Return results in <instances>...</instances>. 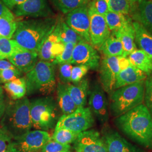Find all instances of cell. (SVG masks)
<instances>
[{
  "label": "cell",
  "instance_id": "5",
  "mask_svg": "<svg viewBox=\"0 0 152 152\" xmlns=\"http://www.w3.org/2000/svg\"><path fill=\"white\" fill-rule=\"evenodd\" d=\"M28 95H50L56 88L54 64L39 60L25 77Z\"/></svg>",
  "mask_w": 152,
  "mask_h": 152
},
{
  "label": "cell",
  "instance_id": "6",
  "mask_svg": "<svg viewBox=\"0 0 152 152\" xmlns=\"http://www.w3.org/2000/svg\"><path fill=\"white\" fill-rule=\"evenodd\" d=\"M29 108L32 127L36 130L48 131L56 126L60 118L58 104L51 96L33 99Z\"/></svg>",
  "mask_w": 152,
  "mask_h": 152
},
{
  "label": "cell",
  "instance_id": "44",
  "mask_svg": "<svg viewBox=\"0 0 152 152\" xmlns=\"http://www.w3.org/2000/svg\"><path fill=\"white\" fill-rule=\"evenodd\" d=\"M15 68H16L9 60L7 61L5 59H0V71Z\"/></svg>",
  "mask_w": 152,
  "mask_h": 152
},
{
  "label": "cell",
  "instance_id": "17",
  "mask_svg": "<svg viewBox=\"0 0 152 152\" xmlns=\"http://www.w3.org/2000/svg\"><path fill=\"white\" fill-rule=\"evenodd\" d=\"M38 53L22 49L14 53L7 59L16 69L27 73L38 62Z\"/></svg>",
  "mask_w": 152,
  "mask_h": 152
},
{
  "label": "cell",
  "instance_id": "35",
  "mask_svg": "<svg viewBox=\"0 0 152 152\" xmlns=\"http://www.w3.org/2000/svg\"><path fill=\"white\" fill-rule=\"evenodd\" d=\"M76 44L69 42L65 44L64 49L63 53L57 56L52 62L54 64H61L64 63H71L73 51Z\"/></svg>",
  "mask_w": 152,
  "mask_h": 152
},
{
  "label": "cell",
  "instance_id": "41",
  "mask_svg": "<svg viewBox=\"0 0 152 152\" xmlns=\"http://www.w3.org/2000/svg\"><path fill=\"white\" fill-rule=\"evenodd\" d=\"M108 0H92L89 6L102 15H104L109 11Z\"/></svg>",
  "mask_w": 152,
  "mask_h": 152
},
{
  "label": "cell",
  "instance_id": "47",
  "mask_svg": "<svg viewBox=\"0 0 152 152\" xmlns=\"http://www.w3.org/2000/svg\"><path fill=\"white\" fill-rule=\"evenodd\" d=\"M8 9H9L0 0V17L2 16Z\"/></svg>",
  "mask_w": 152,
  "mask_h": 152
},
{
  "label": "cell",
  "instance_id": "24",
  "mask_svg": "<svg viewBox=\"0 0 152 152\" xmlns=\"http://www.w3.org/2000/svg\"><path fill=\"white\" fill-rule=\"evenodd\" d=\"M131 65L143 72L147 76L152 72V59L141 50H135L129 55Z\"/></svg>",
  "mask_w": 152,
  "mask_h": 152
},
{
  "label": "cell",
  "instance_id": "29",
  "mask_svg": "<svg viewBox=\"0 0 152 152\" xmlns=\"http://www.w3.org/2000/svg\"><path fill=\"white\" fill-rule=\"evenodd\" d=\"M58 24L59 27V38L61 42L64 45L69 42L76 45L84 41L80 36L72 30L65 22H58Z\"/></svg>",
  "mask_w": 152,
  "mask_h": 152
},
{
  "label": "cell",
  "instance_id": "12",
  "mask_svg": "<svg viewBox=\"0 0 152 152\" xmlns=\"http://www.w3.org/2000/svg\"><path fill=\"white\" fill-rule=\"evenodd\" d=\"M65 23L85 41L90 44V16L87 5L69 12L66 17Z\"/></svg>",
  "mask_w": 152,
  "mask_h": 152
},
{
  "label": "cell",
  "instance_id": "50",
  "mask_svg": "<svg viewBox=\"0 0 152 152\" xmlns=\"http://www.w3.org/2000/svg\"><path fill=\"white\" fill-rule=\"evenodd\" d=\"M71 152V151H68V152Z\"/></svg>",
  "mask_w": 152,
  "mask_h": 152
},
{
  "label": "cell",
  "instance_id": "26",
  "mask_svg": "<svg viewBox=\"0 0 152 152\" xmlns=\"http://www.w3.org/2000/svg\"><path fill=\"white\" fill-rule=\"evenodd\" d=\"M60 41L59 38V27L57 22L54 29L45 39L38 52V58L40 60L53 62L51 55V50L55 42Z\"/></svg>",
  "mask_w": 152,
  "mask_h": 152
},
{
  "label": "cell",
  "instance_id": "46",
  "mask_svg": "<svg viewBox=\"0 0 152 152\" xmlns=\"http://www.w3.org/2000/svg\"><path fill=\"white\" fill-rule=\"evenodd\" d=\"M6 105L7 104L6 103L5 99H3L2 101L0 102V121L1 120L4 113V112L6 107Z\"/></svg>",
  "mask_w": 152,
  "mask_h": 152
},
{
  "label": "cell",
  "instance_id": "9",
  "mask_svg": "<svg viewBox=\"0 0 152 152\" xmlns=\"http://www.w3.org/2000/svg\"><path fill=\"white\" fill-rule=\"evenodd\" d=\"M99 69L100 85L104 91L110 95L115 90L117 78L121 71L118 57L104 56Z\"/></svg>",
  "mask_w": 152,
  "mask_h": 152
},
{
  "label": "cell",
  "instance_id": "16",
  "mask_svg": "<svg viewBox=\"0 0 152 152\" xmlns=\"http://www.w3.org/2000/svg\"><path fill=\"white\" fill-rule=\"evenodd\" d=\"M14 13L16 16L48 17L53 12L46 0H27L16 6Z\"/></svg>",
  "mask_w": 152,
  "mask_h": 152
},
{
  "label": "cell",
  "instance_id": "49",
  "mask_svg": "<svg viewBox=\"0 0 152 152\" xmlns=\"http://www.w3.org/2000/svg\"><path fill=\"white\" fill-rule=\"evenodd\" d=\"M129 1H130L132 4H133V3H136V2L138 3V2H140L141 0H129Z\"/></svg>",
  "mask_w": 152,
  "mask_h": 152
},
{
  "label": "cell",
  "instance_id": "7",
  "mask_svg": "<svg viewBox=\"0 0 152 152\" xmlns=\"http://www.w3.org/2000/svg\"><path fill=\"white\" fill-rule=\"evenodd\" d=\"M95 123L92 112L89 107H80L68 115H61L55 130L66 129L76 133L89 130Z\"/></svg>",
  "mask_w": 152,
  "mask_h": 152
},
{
  "label": "cell",
  "instance_id": "18",
  "mask_svg": "<svg viewBox=\"0 0 152 152\" xmlns=\"http://www.w3.org/2000/svg\"><path fill=\"white\" fill-rule=\"evenodd\" d=\"M112 34L119 38L122 42L124 49L123 57L126 58L136 50L135 29L130 18L122 27L112 32Z\"/></svg>",
  "mask_w": 152,
  "mask_h": 152
},
{
  "label": "cell",
  "instance_id": "4",
  "mask_svg": "<svg viewBox=\"0 0 152 152\" xmlns=\"http://www.w3.org/2000/svg\"><path fill=\"white\" fill-rule=\"evenodd\" d=\"M145 81L115 89L110 94L109 110L117 117L142 104L144 99Z\"/></svg>",
  "mask_w": 152,
  "mask_h": 152
},
{
  "label": "cell",
  "instance_id": "25",
  "mask_svg": "<svg viewBox=\"0 0 152 152\" xmlns=\"http://www.w3.org/2000/svg\"><path fill=\"white\" fill-rule=\"evenodd\" d=\"M18 26L15 16L8 9L0 17V37L11 39Z\"/></svg>",
  "mask_w": 152,
  "mask_h": 152
},
{
  "label": "cell",
  "instance_id": "15",
  "mask_svg": "<svg viewBox=\"0 0 152 152\" xmlns=\"http://www.w3.org/2000/svg\"><path fill=\"white\" fill-rule=\"evenodd\" d=\"M73 144L76 152H107L102 136L94 129L80 133Z\"/></svg>",
  "mask_w": 152,
  "mask_h": 152
},
{
  "label": "cell",
  "instance_id": "30",
  "mask_svg": "<svg viewBox=\"0 0 152 152\" xmlns=\"http://www.w3.org/2000/svg\"><path fill=\"white\" fill-rule=\"evenodd\" d=\"M104 16L109 30L112 32L116 31L122 27L129 19L122 14L111 11H108Z\"/></svg>",
  "mask_w": 152,
  "mask_h": 152
},
{
  "label": "cell",
  "instance_id": "11",
  "mask_svg": "<svg viewBox=\"0 0 152 152\" xmlns=\"http://www.w3.org/2000/svg\"><path fill=\"white\" fill-rule=\"evenodd\" d=\"M88 8L90 16V44L94 48L99 49L110 36V31L104 16L99 14L89 6Z\"/></svg>",
  "mask_w": 152,
  "mask_h": 152
},
{
  "label": "cell",
  "instance_id": "31",
  "mask_svg": "<svg viewBox=\"0 0 152 152\" xmlns=\"http://www.w3.org/2000/svg\"><path fill=\"white\" fill-rule=\"evenodd\" d=\"M55 6L63 13L69 12L82 6L87 5L90 0H52Z\"/></svg>",
  "mask_w": 152,
  "mask_h": 152
},
{
  "label": "cell",
  "instance_id": "38",
  "mask_svg": "<svg viewBox=\"0 0 152 152\" xmlns=\"http://www.w3.org/2000/svg\"><path fill=\"white\" fill-rule=\"evenodd\" d=\"M145 105L149 110L152 116V76L147 77L145 81Z\"/></svg>",
  "mask_w": 152,
  "mask_h": 152
},
{
  "label": "cell",
  "instance_id": "34",
  "mask_svg": "<svg viewBox=\"0 0 152 152\" xmlns=\"http://www.w3.org/2000/svg\"><path fill=\"white\" fill-rule=\"evenodd\" d=\"M131 4L129 0H108L109 11L126 15L131 10Z\"/></svg>",
  "mask_w": 152,
  "mask_h": 152
},
{
  "label": "cell",
  "instance_id": "32",
  "mask_svg": "<svg viewBox=\"0 0 152 152\" xmlns=\"http://www.w3.org/2000/svg\"><path fill=\"white\" fill-rule=\"evenodd\" d=\"M22 49L12 39L0 37V59H7L14 53Z\"/></svg>",
  "mask_w": 152,
  "mask_h": 152
},
{
  "label": "cell",
  "instance_id": "20",
  "mask_svg": "<svg viewBox=\"0 0 152 152\" xmlns=\"http://www.w3.org/2000/svg\"><path fill=\"white\" fill-rule=\"evenodd\" d=\"M65 84L77 108L85 107L87 103V96L89 93V83L87 79H82L76 84L70 83Z\"/></svg>",
  "mask_w": 152,
  "mask_h": 152
},
{
  "label": "cell",
  "instance_id": "2",
  "mask_svg": "<svg viewBox=\"0 0 152 152\" xmlns=\"http://www.w3.org/2000/svg\"><path fill=\"white\" fill-rule=\"evenodd\" d=\"M56 23V19L52 18L20 21L11 39L22 49L38 53Z\"/></svg>",
  "mask_w": 152,
  "mask_h": 152
},
{
  "label": "cell",
  "instance_id": "1",
  "mask_svg": "<svg viewBox=\"0 0 152 152\" xmlns=\"http://www.w3.org/2000/svg\"><path fill=\"white\" fill-rule=\"evenodd\" d=\"M114 123L131 140L142 147L152 149V116L144 104L115 117Z\"/></svg>",
  "mask_w": 152,
  "mask_h": 152
},
{
  "label": "cell",
  "instance_id": "10",
  "mask_svg": "<svg viewBox=\"0 0 152 152\" xmlns=\"http://www.w3.org/2000/svg\"><path fill=\"white\" fill-rule=\"evenodd\" d=\"M100 63V57L92 45L83 41L76 44L73 51L71 64L86 66L89 69L96 71Z\"/></svg>",
  "mask_w": 152,
  "mask_h": 152
},
{
  "label": "cell",
  "instance_id": "45",
  "mask_svg": "<svg viewBox=\"0 0 152 152\" xmlns=\"http://www.w3.org/2000/svg\"><path fill=\"white\" fill-rule=\"evenodd\" d=\"M118 60H119V64H120L121 71L127 68L129 65L131 64L130 61L127 58L123 57V56H120V57H118Z\"/></svg>",
  "mask_w": 152,
  "mask_h": 152
},
{
  "label": "cell",
  "instance_id": "40",
  "mask_svg": "<svg viewBox=\"0 0 152 152\" xmlns=\"http://www.w3.org/2000/svg\"><path fill=\"white\" fill-rule=\"evenodd\" d=\"M73 66L71 63H64L59 64V76L61 82L68 83L71 82V74Z\"/></svg>",
  "mask_w": 152,
  "mask_h": 152
},
{
  "label": "cell",
  "instance_id": "36",
  "mask_svg": "<svg viewBox=\"0 0 152 152\" xmlns=\"http://www.w3.org/2000/svg\"><path fill=\"white\" fill-rule=\"evenodd\" d=\"M71 146L69 144H63L57 141L50 140L46 142L41 149V152H66L70 151Z\"/></svg>",
  "mask_w": 152,
  "mask_h": 152
},
{
  "label": "cell",
  "instance_id": "48",
  "mask_svg": "<svg viewBox=\"0 0 152 152\" xmlns=\"http://www.w3.org/2000/svg\"><path fill=\"white\" fill-rule=\"evenodd\" d=\"M4 99V90L3 88L0 86V102Z\"/></svg>",
  "mask_w": 152,
  "mask_h": 152
},
{
  "label": "cell",
  "instance_id": "13",
  "mask_svg": "<svg viewBox=\"0 0 152 152\" xmlns=\"http://www.w3.org/2000/svg\"><path fill=\"white\" fill-rule=\"evenodd\" d=\"M88 104L92 114L99 122L104 125L109 120L108 104L101 85L95 83L89 91Z\"/></svg>",
  "mask_w": 152,
  "mask_h": 152
},
{
  "label": "cell",
  "instance_id": "43",
  "mask_svg": "<svg viewBox=\"0 0 152 152\" xmlns=\"http://www.w3.org/2000/svg\"><path fill=\"white\" fill-rule=\"evenodd\" d=\"M9 9H13L27 0H1Z\"/></svg>",
  "mask_w": 152,
  "mask_h": 152
},
{
  "label": "cell",
  "instance_id": "21",
  "mask_svg": "<svg viewBox=\"0 0 152 152\" xmlns=\"http://www.w3.org/2000/svg\"><path fill=\"white\" fill-rule=\"evenodd\" d=\"M134 18L152 34V0H141L139 2Z\"/></svg>",
  "mask_w": 152,
  "mask_h": 152
},
{
  "label": "cell",
  "instance_id": "3",
  "mask_svg": "<svg viewBox=\"0 0 152 152\" xmlns=\"http://www.w3.org/2000/svg\"><path fill=\"white\" fill-rule=\"evenodd\" d=\"M29 105L30 102L27 96L6 105L0 121V127L12 139L27 132L32 127Z\"/></svg>",
  "mask_w": 152,
  "mask_h": 152
},
{
  "label": "cell",
  "instance_id": "23",
  "mask_svg": "<svg viewBox=\"0 0 152 152\" xmlns=\"http://www.w3.org/2000/svg\"><path fill=\"white\" fill-rule=\"evenodd\" d=\"M58 104L63 115L74 112L77 107L67 90L65 83L59 82L56 86Z\"/></svg>",
  "mask_w": 152,
  "mask_h": 152
},
{
  "label": "cell",
  "instance_id": "39",
  "mask_svg": "<svg viewBox=\"0 0 152 152\" xmlns=\"http://www.w3.org/2000/svg\"><path fill=\"white\" fill-rule=\"evenodd\" d=\"M22 73V72L16 68L0 71V82L5 83L11 81L20 77Z\"/></svg>",
  "mask_w": 152,
  "mask_h": 152
},
{
  "label": "cell",
  "instance_id": "19",
  "mask_svg": "<svg viewBox=\"0 0 152 152\" xmlns=\"http://www.w3.org/2000/svg\"><path fill=\"white\" fill-rule=\"evenodd\" d=\"M147 78L145 73L130 64L120 71L115 83V90L137 82L145 81Z\"/></svg>",
  "mask_w": 152,
  "mask_h": 152
},
{
  "label": "cell",
  "instance_id": "22",
  "mask_svg": "<svg viewBox=\"0 0 152 152\" xmlns=\"http://www.w3.org/2000/svg\"><path fill=\"white\" fill-rule=\"evenodd\" d=\"M132 24L135 32V44L152 59V34L138 22H132Z\"/></svg>",
  "mask_w": 152,
  "mask_h": 152
},
{
  "label": "cell",
  "instance_id": "27",
  "mask_svg": "<svg viewBox=\"0 0 152 152\" xmlns=\"http://www.w3.org/2000/svg\"><path fill=\"white\" fill-rule=\"evenodd\" d=\"M4 88L13 100L24 98L27 94L26 78L25 77H19L5 83L4 85Z\"/></svg>",
  "mask_w": 152,
  "mask_h": 152
},
{
  "label": "cell",
  "instance_id": "33",
  "mask_svg": "<svg viewBox=\"0 0 152 152\" xmlns=\"http://www.w3.org/2000/svg\"><path fill=\"white\" fill-rule=\"evenodd\" d=\"M79 134L66 129L55 130L51 140L63 144H69L76 141Z\"/></svg>",
  "mask_w": 152,
  "mask_h": 152
},
{
  "label": "cell",
  "instance_id": "28",
  "mask_svg": "<svg viewBox=\"0 0 152 152\" xmlns=\"http://www.w3.org/2000/svg\"><path fill=\"white\" fill-rule=\"evenodd\" d=\"M104 56H123L124 49L120 39L114 34L110 35L99 49Z\"/></svg>",
  "mask_w": 152,
  "mask_h": 152
},
{
  "label": "cell",
  "instance_id": "14",
  "mask_svg": "<svg viewBox=\"0 0 152 152\" xmlns=\"http://www.w3.org/2000/svg\"><path fill=\"white\" fill-rule=\"evenodd\" d=\"M102 137L107 152H143L108 126L105 127L102 130Z\"/></svg>",
  "mask_w": 152,
  "mask_h": 152
},
{
  "label": "cell",
  "instance_id": "8",
  "mask_svg": "<svg viewBox=\"0 0 152 152\" xmlns=\"http://www.w3.org/2000/svg\"><path fill=\"white\" fill-rule=\"evenodd\" d=\"M51 139L47 131L30 130L12 139L9 152H38Z\"/></svg>",
  "mask_w": 152,
  "mask_h": 152
},
{
  "label": "cell",
  "instance_id": "37",
  "mask_svg": "<svg viewBox=\"0 0 152 152\" xmlns=\"http://www.w3.org/2000/svg\"><path fill=\"white\" fill-rule=\"evenodd\" d=\"M88 68L83 65H77L73 66L71 74V82L76 84L81 81L87 74Z\"/></svg>",
  "mask_w": 152,
  "mask_h": 152
},
{
  "label": "cell",
  "instance_id": "42",
  "mask_svg": "<svg viewBox=\"0 0 152 152\" xmlns=\"http://www.w3.org/2000/svg\"><path fill=\"white\" fill-rule=\"evenodd\" d=\"M12 137L0 127V152H9Z\"/></svg>",
  "mask_w": 152,
  "mask_h": 152
}]
</instances>
